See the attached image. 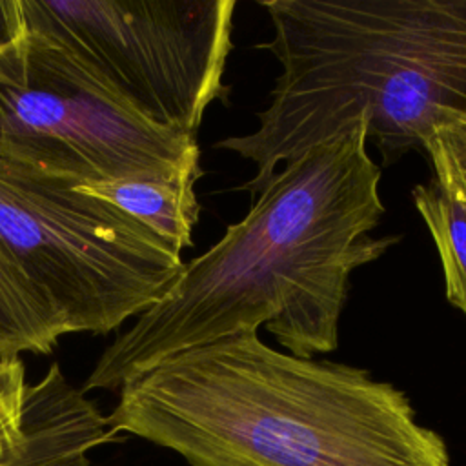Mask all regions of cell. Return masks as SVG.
<instances>
[{"label": "cell", "mask_w": 466, "mask_h": 466, "mask_svg": "<svg viewBox=\"0 0 466 466\" xmlns=\"http://www.w3.org/2000/svg\"><path fill=\"white\" fill-rule=\"evenodd\" d=\"M366 142L360 118L286 162L248 215L113 339L80 390L118 391L171 355L260 326L302 359L337 350L351 273L399 240L370 235L384 206Z\"/></svg>", "instance_id": "6da1fadb"}, {"label": "cell", "mask_w": 466, "mask_h": 466, "mask_svg": "<svg viewBox=\"0 0 466 466\" xmlns=\"http://www.w3.org/2000/svg\"><path fill=\"white\" fill-rule=\"evenodd\" d=\"M62 335L60 319L0 242V359L49 355Z\"/></svg>", "instance_id": "ba28073f"}, {"label": "cell", "mask_w": 466, "mask_h": 466, "mask_svg": "<svg viewBox=\"0 0 466 466\" xmlns=\"http://www.w3.org/2000/svg\"><path fill=\"white\" fill-rule=\"evenodd\" d=\"M441 257L446 299L466 317V195L450 180L433 177L411 191Z\"/></svg>", "instance_id": "9c48e42d"}, {"label": "cell", "mask_w": 466, "mask_h": 466, "mask_svg": "<svg viewBox=\"0 0 466 466\" xmlns=\"http://www.w3.org/2000/svg\"><path fill=\"white\" fill-rule=\"evenodd\" d=\"M27 36V20L22 0H0V51Z\"/></svg>", "instance_id": "8fae6325"}, {"label": "cell", "mask_w": 466, "mask_h": 466, "mask_svg": "<svg viewBox=\"0 0 466 466\" xmlns=\"http://www.w3.org/2000/svg\"><path fill=\"white\" fill-rule=\"evenodd\" d=\"M0 242L62 322L106 335L160 302L186 262L75 180L0 157Z\"/></svg>", "instance_id": "277c9868"}, {"label": "cell", "mask_w": 466, "mask_h": 466, "mask_svg": "<svg viewBox=\"0 0 466 466\" xmlns=\"http://www.w3.org/2000/svg\"><path fill=\"white\" fill-rule=\"evenodd\" d=\"M191 466H451L406 391L357 366L273 350L257 333L131 377L107 415Z\"/></svg>", "instance_id": "7a4b0ae2"}, {"label": "cell", "mask_w": 466, "mask_h": 466, "mask_svg": "<svg viewBox=\"0 0 466 466\" xmlns=\"http://www.w3.org/2000/svg\"><path fill=\"white\" fill-rule=\"evenodd\" d=\"M437 178L453 182L466 195V118L439 127L424 149Z\"/></svg>", "instance_id": "30bf717a"}, {"label": "cell", "mask_w": 466, "mask_h": 466, "mask_svg": "<svg viewBox=\"0 0 466 466\" xmlns=\"http://www.w3.org/2000/svg\"><path fill=\"white\" fill-rule=\"evenodd\" d=\"M27 33L62 49L111 96L180 135L228 100L235 0H22Z\"/></svg>", "instance_id": "5b68a950"}, {"label": "cell", "mask_w": 466, "mask_h": 466, "mask_svg": "<svg viewBox=\"0 0 466 466\" xmlns=\"http://www.w3.org/2000/svg\"><path fill=\"white\" fill-rule=\"evenodd\" d=\"M202 173L200 162H195L171 178H102L75 182V186L142 222L182 255L193 246V229L200 213L195 184Z\"/></svg>", "instance_id": "52a82bcc"}, {"label": "cell", "mask_w": 466, "mask_h": 466, "mask_svg": "<svg viewBox=\"0 0 466 466\" xmlns=\"http://www.w3.org/2000/svg\"><path fill=\"white\" fill-rule=\"evenodd\" d=\"M0 157L75 182L171 178L200 162V147L142 118L27 33L0 51Z\"/></svg>", "instance_id": "8992f818"}, {"label": "cell", "mask_w": 466, "mask_h": 466, "mask_svg": "<svg viewBox=\"0 0 466 466\" xmlns=\"http://www.w3.org/2000/svg\"><path fill=\"white\" fill-rule=\"evenodd\" d=\"M280 64L258 126L215 144L255 166V198L286 164L366 120L384 166L466 118V0H264Z\"/></svg>", "instance_id": "3957f363"}]
</instances>
